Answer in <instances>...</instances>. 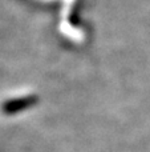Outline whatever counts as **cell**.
I'll return each instance as SVG.
<instances>
[{"instance_id":"obj_1","label":"cell","mask_w":150,"mask_h":152,"mask_svg":"<svg viewBox=\"0 0 150 152\" xmlns=\"http://www.w3.org/2000/svg\"><path fill=\"white\" fill-rule=\"evenodd\" d=\"M39 103V97L36 95H25L21 97H13V99L5 100L1 104V111L4 115L13 116L21 113L27 110H31Z\"/></svg>"}]
</instances>
